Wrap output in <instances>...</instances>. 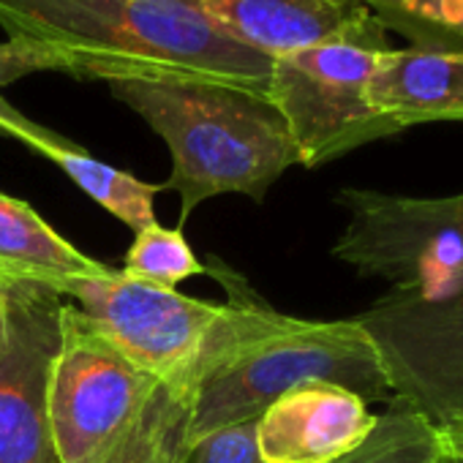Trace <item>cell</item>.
<instances>
[{
	"label": "cell",
	"mask_w": 463,
	"mask_h": 463,
	"mask_svg": "<svg viewBox=\"0 0 463 463\" xmlns=\"http://www.w3.org/2000/svg\"><path fill=\"white\" fill-rule=\"evenodd\" d=\"M207 273L226 289V303L191 365L194 441L226 425L260 420L273 401L308 382L346 387L363 401H392L382 357L354 319L287 317L226 262L210 260Z\"/></svg>",
	"instance_id": "cell-1"
},
{
	"label": "cell",
	"mask_w": 463,
	"mask_h": 463,
	"mask_svg": "<svg viewBox=\"0 0 463 463\" xmlns=\"http://www.w3.org/2000/svg\"><path fill=\"white\" fill-rule=\"evenodd\" d=\"M0 463H58L50 373L66 298L28 284H0Z\"/></svg>",
	"instance_id": "cell-9"
},
{
	"label": "cell",
	"mask_w": 463,
	"mask_h": 463,
	"mask_svg": "<svg viewBox=\"0 0 463 463\" xmlns=\"http://www.w3.org/2000/svg\"><path fill=\"white\" fill-rule=\"evenodd\" d=\"M368 99L398 131L463 120V52L390 50L368 82Z\"/></svg>",
	"instance_id": "cell-12"
},
{
	"label": "cell",
	"mask_w": 463,
	"mask_h": 463,
	"mask_svg": "<svg viewBox=\"0 0 463 463\" xmlns=\"http://www.w3.org/2000/svg\"><path fill=\"white\" fill-rule=\"evenodd\" d=\"M161 379L118 352L69 300L50 373V428L58 463H101L139 420Z\"/></svg>",
	"instance_id": "cell-6"
},
{
	"label": "cell",
	"mask_w": 463,
	"mask_h": 463,
	"mask_svg": "<svg viewBox=\"0 0 463 463\" xmlns=\"http://www.w3.org/2000/svg\"><path fill=\"white\" fill-rule=\"evenodd\" d=\"M439 428V463H463V422Z\"/></svg>",
	"instance_id": "cell-21"
},
{
	"label": "cell",
	"mask_w": 463,
	"mask_h": 463,
	"mask_svg": "<svg viewBox=\"0 0 463 463\" xmlns=\"http://www.w3.org/2000/svg\"><path fill=\"white\" fill-rule=\"evenodd\" d=\"M191 371L158 382L134 428L101 463H185L191 439Z\"/></svg>",
	"instance_id": "cell-15"
},
{
	"label": "cell",
	"mask_w": 463,
	"mask_h": 463,
	"mask_svg": "<svg viewBox=\"0 0 463 463\" xmlns=\"http://www.w3.org/2000/svg\"><path fill=\"white\" fill-rule=\"evenodd\" d=\"M0 319H4V289H0Z\"/></svg>",
	"instance_id": "cell-22"
},
{
	"label": "cell",
	"mask_w": 463,
	"mask_h": 463,
	"mask_svg": "<svg viewBox=\"0 0 463 463\" xmlns=\"http://www.w3.org/2000/svg\"><path fill=\"white\" fill-rule=\"evenodd\" d=\"M109 268L74 249L25 202L0 191V284H28L69 295L77 279Z\"/></svg>",
	"instance_id": "cell-13"
},
{
	"label": "cell",
	"mask_w": 463,
	"mask_h": 463,
	"mask_svg": "<svg viewBox=\"0 0 463 463\" xmlns=\"http://www.w3.org/2000/svg\"><path fill=\"white\" fill-rule=\"evenodd\" d=\"M387 33L409 47L463 52V0H363Z\"/></svg>",
	"instance_id": "cell-16"
},
{
	"label": "cell",
	"mask_w": 463,
	"mask_h": 463,
	"mask_svg": "<svg viewBox=\"0 0 463 463\" xmlns=\"http://www.w3.org/2000/svg\"><path fill=\"white\" fill-rule=\"evenodd\" d=\"M39 71H61V63L50 52L36 50L31 44H23V42H14V39L0 44V134L14 137V139L25 142L28 147L33 142L50 137L52 131L33 123L23 112H17L4 99V88L23 80V77H28V74H39Z\"/></svg>",
	"instance_id": "cell-19"
},
{
	"label": "cell",
	"mask_w": 463,
	"mask_h": 463,
	"mask_svg": "<svg viewBox=\"0 0 463 463\" xmlns=\"http://www.w3.org/2000/svg\"><path fill=\"white\" fill-rule=\"evenodd\" d=\"M379 414L357 392L308 382L273 401L257 420L262 463H333L354 452L376 428Z\"/></svg>",
	"instance_id": "cell-10"
},
{
	"label": "cell",
	"mask_w": 463,
	"mask_h": 463,
	"mask_svg": "<svg viewBox=\"0 0 463 463\" xmlns=\"http://www.w3.org/2000/svg\"><path fill=\"white\" fill-rule=\"evenodd\" d=\"M346 226L333 257L390 292H441L463 284V194L403 196L344 188Z\"/></svg>",
	"instance_id": "cell-5"
},
{
	"label": "cell",
	"mask_w": 463,
	"mask_h": 463,
	"mask_svg": "<svg viewBox=\"0 0 463 463\" xmlns=\"http://www.w3.org/2000/svg\"><path fill=\"white\" fill-rule=\"evenodd\" d=\"M390 50L387 31L373 20L344 39L273 58L268 99L287 120L303 166L317 169L401 134L368 99V82Z\"/></svg>",
	"instance_id": "cell-4"
},
{
	"label": "cell",
	"mask_w": 463,
	"mask_h": 463,
	"mask_svg": "<svg viewBox=\"0 0 463 463\" xmlns=\"http://www.w3.org/2000/svg\"><path fill=\"white\" fill-rule=\"evenodd\" d=\"M112 96L169 147L164 188L180 196V221L221 194L265 202L298 161L287 120L262 90L207 80H112Z\"/></svg>",
	"instance_id": "cell-3"
},
{
	"label": "cell",
	"mask_w": 463,
	"mask_h": 463,
	"mask_svg": "<svg viewBox=\"0 0 463 463\" xmlns=\"http://www.w3.org/2000/svg\"><path fill=\"white\" fill-rule=\"evenodd\" d=\"M36 153L55 161L96 204H101L107 213H112L118 221H123L131 232H139L150 223H156L153 199L164 185L145 183L118 166H109L82 147H77L71 139L61 134H50L31 145Z\"/></svg>",
	"instance_id": "cell-14"
},
{
	"label": "cell",
	"mask_w": 463,
	"mask_h": 463,
	"mask_svg": "<svg viewBox=\"0 0 463 463\" xmlns=\"http://www.w3.org/2000/svg\"><path fill=\"white\" fill-rule=\"evenodd\" d=\"M0 31L77 80H207L268 93L273 69L194 0H0Z\"/></svg>",
	"instance_id": "cell-2"
},
{
	"label": "cell",
	"mask_w": 463,
	"mask_h": 463,
	"mask_svg": "<svg viewBox=\"0 0 463 463\" xmlns=\"http://www.w3.org/2000/svg\"><path fill=\"white\" fill-rule=\"evenodd\" d=\"M354 322L382 357L392 401L433 425L463 422V284L387 292Z\"/></svg>",
	"instance_id": "cell-7"
},
{
	"label": "cell",
	"mask_w": 463,
	"mask_h": 463,
	"mask_svg": "<svg viewBox=\"0 0 463 463\" xmlns=\"http://www.w3.org/2000/svg\"><path fill=\"white\" fill-rule=\"evenodd\" d=\"M66 298L118 352L161 382L191 371L223 317V303L196 300L112 268L77 279Z\"/></svg>",
	"instance_id": "cell-8"
},
{
	"label": "cell",
	"mask_w": 463,
	"mask_h": 463,
	"mask_svg": "<svg viewBox=\"0 0 463 463\" xmlns=\"http://www.w3.org/2000/svg\"><path fill=\"white\" fill-rule=\"evenodd\" d=\"M194 4L232 42L268 58L344 39L376 20L363 0H194Z\"/></svg>",
	"instance_id": "cell-11"
},
{
	"label": "cell",
	"mask_w": 463,
	"mask_h": 463,
	"mask_svg": "<svg viewBox=\"0 0 463 463\" xmlns=\"http://www.w3.org/2000/svg\"><path fill=\"white\" fill-rule=\"evenodd\" d=\"M333 463H439V428L401 401H390L371 436Z\"/></svg>",
	"instance_id": "cell-17"
},
{
	"label": "cell",
	"mask_w": 463,
	"mask_h": 463,
	"mask_svg": "<svg viewBox=\"0 0 463 463\" xmlns=\"http://www.w3.org/2000/svg\"><path fill=\"white\" fill-rule=\"evenodd\" d=\"M185 463H262L257 449V420L199 436L191 444Z\"/></svg>",
	"instance_id": "cell-20"
},
{
	"label": "cell",
	"mask_w": 463,
	"mask_h": 463,
	"mask_svg": "<svg viewBox=\"0 0 463 463\" xmlns=\"http://www.w3.org/2000/svg\"><path fill=\"white\" fill-rule=\"evenodd\" d=\"M123 273L164 289H175L185 279L207 273V265L194 257L183 229H166L156 221L134 232V243L123 260Z\"/></svg>",
	"instance_id": "cell-18"
}]
</instances>
